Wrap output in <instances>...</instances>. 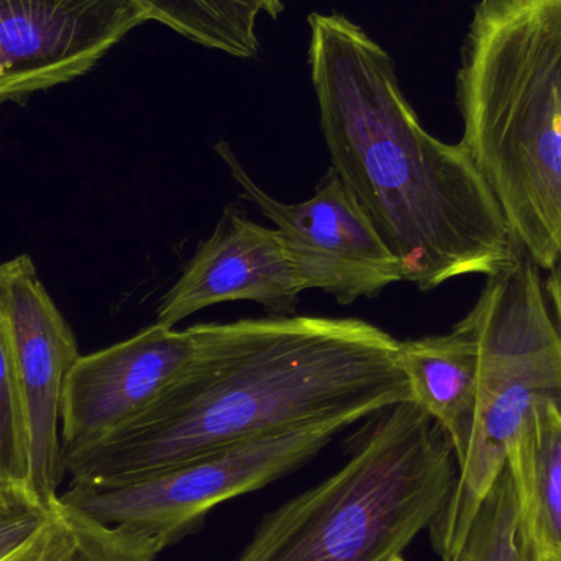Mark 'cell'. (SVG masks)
<instances>
[{"instance_id":"6da1fadb","label":"cell","mask_w":561,"mask_h":561,"mask_svg":"<svg viewBox=\"0 0 561 561\" xmlns=\"http://www.w3.org/2000/svg\"><path fill=\"white\" fill-rule=\"evenodd\" d=\"M190 330L193 352L167 391L65 457L71 483H130L243 442L412 401L401 342L365 320L278 316Z\"/></svg>"},{"instance_id":"7a4b0ae2","label":"cell","mask_w":561,"mask_h":561,"mask_svg":"<svg viewBox=\"0 0 561 561\" xmlns=\"http://www.w3.org/2000/svg\"><path fill=\"white\" fill-rule=\"evenodd\" d=\"M309 25L332 170L401 263L404 280L432 290L513 268L523 250L490 184L461 145L422 127L388 51L339 13H312Z\"/></svg>"},{"instance_id":"3957f363","label":"cell","mask_w":561,"mask_h":561,"mask_svg":"<svg viewBox=\"0 0 561 561\" xmlns=\"http://www.w3.org/2000/svg\"><path fill=\"white\" fill-rule=\"evenodd\" d=\"M461 147L540 270L561 249V0H481L458 75Z\"/></svg>"},{"instance_id":"277c9868","label":"cell","mask_w":561,"mask_h":561,"mask_svg":"<svg viewBox=\"0 0 561 561\" xmlns=\"http://www.w3.org/2000/svg\"><path fill=\"white\" fill-rule=\"evenodd\" d=\"M345 461L263 517L236 561H405L447 506L454 445L414 401L369 415Z\"/></svg>"},{"instance_id":"5b68a950","label":"cell","mask_w":561,"mask_h":561,"mask_svg":"<svg viewBox=\"0 0 561 561\" xmlns=\"http://www.w3.org/2000/svg\"><path fill=\"white\" fill-rule=\"evenodd\" d=\"M488 278L463 319L478 345L473 431L454 493L428 529L444 561H457L530 412L540 404L561 411V272L543 283L523 253L513 268Z\"/></svg>"},{"instance_id":"8992f818","label":"cell","mask_w":561,"mask_h":561,"mask_svg":"<svg viewBox=\"0 0 561 561\" xmlns=\"http://www.w3.org/2000/svg\"><path fill=\"white\" fill-rule=\"evenodd\" d=\"M352 424L332 419L290 428L130 483H71L59 500L101 523L157 530L176 543L197 533L214 507L293 473Z\"/></svg>"},{"instance_id":"52a82bcc","label":"cell","mask_w":561,"mask_h":561,"mask_svg":"<svg viewBox=\"0 0 561 561\" xmlns=\"http://www.w3.org/2000/svg\"><path fill=\"white\" fill-rule=\"evenodd\" d=\"M216 150L243 199L275 224L304 289L323 290L348 306L404 280L401 263L332 168L310 199L283 204L250 178L229 145H217Z\"/></svg>"},{"instance_id":"ba28073f","label":"cell","mask_w":561,"mask_h":561,"mask_svg":"<svg viewBox=\"0 0 561 561\" xmlns=\"http://www.w3.org/2000/svg\"><path fill=\"white\" fill-rule=\"evenodd\" d=\"M0 313L15 358L28 428L30 493L42 506L59 500L65 477L61 409L79 350L28 255L0 265Z\"/></svg>"},{"instance_id":"9c48e42d","label":"cell","mask_w":561,"mask_h":561,"mask_svg":"<svg viewBox=\"0 0 561 561\" xmlns=\"http://www.w3.org/2000/svg\"><path fill=\"white\" fill-rule=\"evenodd\" d=\"M148 20L138 0H0V101L85 75Z\"/></svg>"},{"instance_id":"30bf717a","label":"cell","mask_w":561,"mask_h":561,"mask_svg":"<svg viewBox=\"0 0 561 561\" xmlns=\"http://www.w3.org/2000/svg\"><path fill=\"white\" fill-rule=\"evenodd\" d=\"M191 330L154 325L125 342L79 356L65 385L62 455L104 440L147 411L193 352Z\"/></svg>"},{"instance_id":"8fae6325","label":"cell","mask_w":561,"mask_h":561,"mask_svg":"<svg viewBox=\"0 0 561 561\" xmlns=\"http://www.w3.org/2000/svg\"><path fill=\"white\" fill-rule=\"evenodd\" d=\"M304 286L278 230L227 206L209 239L161 299L157 323L174 329L197 310L227 300H255L273 313L294 312Z\"/></svg>"},{"instance_id":"7c38bea8","label":"cell","mask_w":561,"mask_h":561,"mask_svg":"<svg viewBox=\"0 0 561 561\" xmlns=\"http://www.w3.org/2000/svg\"><path fill=\"white\" fill-rule=\"evenodd\" d=\"M399 362L417 402L450 438L458 465L467 457L478 396V345L461 320L447 335L399 343Z\"/></svg>"},{"instance_id":"4fadbf2b","label":"cell","mask_w":561,"mask_h":561,"mask_svg":"<svg viewBox=\"0 0 561 561\" xmlns=\"http://www.w3.org/2000/svg\"><path fill=\"white\" fill-rule=\"evenodd\" d=\"M507 468L527 561H561V411L540 404L517 435Z\"/></svg>"},{"instance_id":"5bb4252c","label":"cell","mask_w":561,"mask_h":561,"mask_svg":"<svg viewBox=\"0 0 561 561\" xmlns=\"http://www.w3.org/2000/svg\"><path fill=\"white\" fill-rule=\"evenodd\" d=\"M171 546L157 530L101 523L58 500L45 526L0 561H157Z\"/></svg>"},{"instance_id":"9a60e30c","label":"cell","mask_w":561,"mask_h":561,"mask_svg":"<svg viewBox=\"0 0 561 561\" xmlns=\"http://www.w3.org/2000/svg\"><path fill=\"white\" fill-rule=\"evenodd\" d=\"M150 20L197 45L236 58H255L260 51L256 26L268 13L266 0H138Z\"/></svg>"},{"instance_id":"2e32d148","label":"cell","mask_w":561,"mask_h":561,"mask_svg":"<svg viewBox=\"0 0 561 561\" xmlns=\"http://www.w3.org/2000/svg\"><path fill=\"white\" fill-rule=\"evenodd\" d=\"M28 483V428L12 343L0 313V488L20 503L42 506L33 500Z\"/></svg>"},{"instance_id":"e0dca14e","label":"cell","mask_w":561,"mask_h":561,"mask_svg":"<svg viewBox=\"0 0 561 561\" xmlns=\"http://www.w3.org/2000/svg\"><path fill=\"white\" fill-rule=\"evenodd\" d=\"M457 561H527L510 468L481 504Z\"/></svg>"},{"instance_id":"ac0fdd59","label":"cell","mask_w":561,"mask_h":561,"mask_svg":"<svg viewBox=\"0 0 561 561\" xmlns=\"http://www.w3.org/2000/svg\"><path fill=\"white\" fill-rule=\"evenodd\" d=\"M55 504L49 507L23 503L0 506V559L42 529L51 516Z\"/></svg>"},{"instance_id":"d6986e66","label":"cell","mask_w":561,"mask_h":561,"mask_svg":"<svg viewBox=\"0 0 561 561\" xmlns=\"http://www.w3.org/2000/svg\"><path fill=\"white\" fill-rule=\"evenodd\" d=\"M270 7V16L276 19L280 12H283V2L280 0H266Z\"/></svg>"},{"instance_id":"ffe728a7","label":"cell","mask_w":561,"mask_h":561,"mask_svg":"<svg viewBox=\"0 0 561 561\" xmlns=\"http://www.w3.org/2000/svg\"><path fill=\"white\" fill-rule=\"evenodd\" d=\"M12 504H20V501L13 500V497H10L9 494H7L5 491L0 488V506H12Z\"/></svg>"},{"instance_id":"44dd1931","label":"cell","mask_w":561,"mask_h":561,"mask_svg":"<svg viewBox=\"0 0 561 561\" xmlns=\"http://www.w3.org/2000/svg\"><path fill=\"white\" fill-rule=\"evenodd\" d=\"M559 263H561V249H560V260H559ZM560 272H561V270H560Z\"/></svg>"}]
</instances>
